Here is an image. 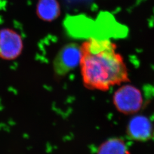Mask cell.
Masks as SVG:
<instances>
[{
	"mask_svg": "<svg viewBox=\"0 0 154 154\" xmlns=\"http://www.w3.org/2000/svg\"><path fill=\"white\" fill-rule=\"evenodd\" d=\"M81 58V46L75 43L66 45L59 51L54 60L55 73L63 76L79 66Z\"/></svg>",
	"mask_w": 154,
	"mask_h": 154,
	"instance_id": "cell-3",
	"label": "cell"
},
{
	"mask_svg": "<svg viewBox=\"0 0 154 154\" xmlns=\"http://www.w3.org/2000/svg\"><path fill=\"white\" fill-rule=\"evenodd\" d=\"M112 102L116 109L125 115L135 114L145 106L142 91L130 84H124L116 90Z\"/></svg>",
	"mask_w": 154,
	"mask_h": 154,
	"instance_id": "cell-2",
	"label": "cell"
},
{
	"mask_svg": "<svg viewBox=\"0 0 154 154\" xmlns=\"http://www.w3.org/2000/svg\"><path fill=\"white\" fill-rule=\"evenodd\" d=\"M23 42L21 35L10 28L0 29V58L13 61L21 54Z\"/></svg>",
	"mask_w": 154,
	"mask_h": 154,
	"instance_id": "cell-4",
	"label": "cell"
},
{
	"mask_svg": "<svg viewBox=\"0 0 154 154\" xmlns=\"http://www.w3.org/2000/svg\"><path fill=\"white\" fill-rule=\"evenodd\" d=\"M127 135L130 139L147 142L154 138V123L148 116H134L127 126Z\"/></svg>",
	"mask_w": 154,
	"mask_h": 154,
	"instance_id": "cell-5",
	"label": "cell"
},
{
	"mask_svg": "<svg viewBox=\"0 0 154 154\" xmlns=\"http://www.w3.org/2000/svg\"><path fill=\"white\" fill-rule=\"evenodd\" d=\"M97 154H129V149L123 139L110 138L99 146Z\"/></svg>",
	"mask_w": 154,
	"mask_h": 154,
	"instance_id": "cell-7",
	"label": "cell"
},
{
	"mask_svg": "<svg viewBox=\"0 0 154 154\" xmlns=\"http://www.w3.org/2000/svg\"><path fill=\"white\" fill-rule=\"evenodd\" d=\"M36 13L45 21L51 22L56 20L61 14V8L57 0H39Z\"/></svg>",
	"mask_w": 154,
	"mask_h": 154,
	"instance_id": "cell-6",
	"label": "cell"
},
{
	"mask_svg": "<svg viewBox=\"0 0 154 154\" xmlns=\"http://www.w3.org/2000/svg\"><path fill=\"white\" fill-rule=\"evenodd\" d=\"M81 50L79 67L86 88L106 91L130 82L126 64L114 42L90 37L81 45Z\"/></svg>",
	"mask_w": 154,
	"mask_h": 154,
	"instance_id": "cell-1",
	"label": "cell"
}]
</instances>
